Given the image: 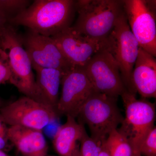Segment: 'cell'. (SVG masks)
I'll return each instance as SVG.
<instances>
[{
  "mask_svg": "<svg viewBox=\"0 0 156 156\" xmlns=\"http://www.w3.org/2000/svg\"><path fill=\"white\" fill-rule=\"evenodd\" d=\"M33 68L36 73V83L40 102L56 112L62 79L65 73L54 68L37 66Z\"/></svg>",
  "mask_w": 156,
  "mask_h": 156,
  "instance_id": "2e32d148",
  "label": "cell"
},
{
  "mask_svg": "<svg viewBox=\"0 0 156 156\" xmlns=\"http://www.w3.org/2000/svg\"><path fill=\"white\" fill-rule=\"evenodd\" d=\"M117 99L95 91L81 108L77 117L79 122L87 125L90 136L97 141L106 139L122 122L124 117L117 105Z\"/></svg>",
  "mask_w": 156,
  "mask_h": 156,
  "instance_id": "277c9868",
  "label": "cell"
},
{
  "mask_svg": "<svg viewBox=\"0 0 156 156\" xmlns=\"http://www.w3.org/2000/svg\"><path fill=\"white\" fill-rule=\"evenodd\" d=\"M139 48L124 11L108 38L106 50L110 52L118 63L126 90L135 95L136 92L132 84V73Z\"/></svg>",
  "mask_w": 156,
  "mask_h": 156,
  "instance_id": "8992f818",
  "label": "cell"
},
{
  "mask_svg": "<svg viewBox=\"0 0 156 156\" xmlns=\"http://www.w3.org/2000/svg\"><path fill=\"white\" fill-rule=\"evenodd\" d=\"M21 37L33 67L56 69L64 73L75 68L65 57L51 37L29 30Z\"/></svg>",
  "mask_w": 156,
  "mask_h": 156,
  "instance_id": "8fae6325",
  "label": "cell"
},
{
  "mask_svg": "<svg viewBox=\"0 0 156 156\" xmlns=\"http://www.w3.org/2000/svg\"><path fill=\"white\" fill-rule=\"evenodd\" d=\"M8 139L24 156L47 155L48 144L41 130L23 126H10Z\"/></svg>",
  "mask_w": 156,
  "mask_h": 156,
  "instance_id": "5bb4252c",
  "label": "cell"
},
{
  "mask_svg": "<svg viewBox=\"0 0 156 156\" xmlns=\"http://www.w3.org/2000/svg\"><path fill=\"white\" fill-rule=\"evenodd\" d=\"M2 101H1V99H0V108H1L2 107V106H2Z\"/></svg>",
  "mask_w": 156,
  "mask_h": 156,
  "instance_id": "4316f807",
  "label": "cell"
},
{
  "mask_svg": "<svg viewBox=\"0 0 156 156\" xmlns=\"http://www.w3.org/2000/svg\"><path fill=\"white\" fill-rule=\"evenodd\" d=\"M133 156H142L140 153H134Z\"/></svg>",
  "mask_w": 156,
  "mask_h": 156,
  "instance_id": "484cf974",
  "label": "cell"
},
{
  "mask_svg": "<svg viewBox=\"0 0 156 156\" xmlns=\"http://www.w3.org/2000/svg\"><path fill=\"white\" fill-rule=\"evenodd\" d=\"M0 48L9 59L11 73L9 83L24 96L40 102L31 62L23 44L21 35L10 23L0 32Z\"/></svg>",
  "mask_w": 156,
  "mask_h": 156,
  "instance_id": "3957f363",
  "label": "cell"
},
{
  "mask_svg": "<svg viewBox=\"0 0 156 156\" xmlns=\"http://www.w3.org/2000/svg\"><path fill=\"white\" fill-rule=\"evenodd\" d=\"M101 142L89 136L85 131L81 140L78 156H98Z\"/></svg>",
  "mask_w": 156,
  "mask_h": 156,
  "instance_id": "d6986e66",
  "label": "cell"
},
{
  "mask_svg": "<svg viewBox=\"0 0 156 156\" xmlns=\"http://www.w3.org/2000/svg\"><path fill=\"white\" fill-rule=\"evenodd\" d=\"M155 1H123V9L131 32L143 50L156 57Z\"/></svg>",
  "mask_w": 156,
  "mask_h": 156,
  "instance_id": "52a82bcc",
  "label": "cell"
},
{
  "mask_svg": "<svg viewBox=\"0 0 156 156\" xmlns=\"http://www.w3.org/2000/svg\"><path fill=\"white\" fill-rule=\"evenodd\" d=\"M9 127L0 115V150H4L8 145Z\"/></svg>",
  "mask_w": 156,
  "mask_h": 156,
  "instance_id": "7402d4cb",
  "label": "cell"
},
{
  "mask_svg": "<svg viewBox=\"0 0 156 156\" xmlns=\"http://www.w3.org/2000/svg\"><path fill=\"white\" fill-rule=\"evenodd\" d=\"M105 140H104L101 141L98 156H110L108 150L105 145Z\"/></svg>",
  "mask_w": 156,
  "mask_h": 156,
  "instance_id": "603a6c76",
  "label": "cell"
},
{
  "mask_svg": "<svg viewBox=\"0 0 156 156\" xmlns=\"http://www.w3.org/2000/svg\"><path fill=\"white\" fill-rule=\"evenodd\" d=\"M11 76L8 56L2 49L0 48V85L9 82Z\"/></svg>",
  "mask_w": 156,
  "mask_h": 156,
  "instance_id": "44dd1931",
  "label": "cell"
},
{
  "mask_svg": "<svg viewBox=\"0 0 156 156\" xmlns=\"http://www.w3.org/2000/svg\"><path fill=\"white\" fill-rule=\"evenodd\" d=\"M8 23L5 17H3L2 15L0 13V32L2 31L4 27Z\"/></svg>",
  "mask_w": 156,
  "mask_h": 156,
  "instance_id": "cb8c5ba5",
  "label": "cell"
},
{
  "mask_svg": "<svg viewBox=\"0 0 156 156\" xmlns=\"http://www.w3.org/2000/svg\"><path fill=\"white\" fill-rule=\"evenodd\" d=\"M31 4L28 0H0V13L9 23Z\"/></svg>",
  "mask_w": 156,
  "mask_h": 156,
  "instance_id": "ac0fdd59",
  "label": "cell"
},
{
  "mask_svg": "<svg viewBox=\"0 0 156 156\" xmlns=\"http://www.w3.org/2000/svg\"><path fill=\"white\" fill-rule=\"evenodd\" d=\"M61 86L56 113L58 117L70 116L76 119L83 104L95 91L84 67H75L65 73Z\"/></svg>",
  "mask_w": 156,
  "mask_h": 156,
  "instance_id": "30bf717a",
  "label": "cell"
},
{
  "mask_svg": "<svg viewBox=\"0 0 156 156\" xmlns=\"http://www.w3.org/2000/svg\"><path fill=\"white\" fill-rule=\"evenodd\" d=\"M73 0H35L27 9L9 23L52 37L71 27L76 12Z\"/></svg>",
  "mask_w": 156,
  "mask_h": 156,
  "instance_id": "6da1fadb",
  "label": "cell"
},
{
  "mask_svg": "<svg viewBox=\"0 0 156 156\" xmlns=\"http://www.w3.org/2000/svg\"><path fill=\"white\" fill-rule=\"evenodd\" d=\"M84 68L96 92L117 98L126 90L118 63L106 49L96 53Z\"/></svg>",
  "mask_w": 156,
  "mask_h": 156,
  "instance_id": "9c48e42d",
  "label": "cell"
},
{
  "mask_svg": "<svg viewBox=\"0 0 156 156\" xmlns=\"http://www.w3.org/2000/svg\"><path fill=\"white\" fill-rule=\"evenodd\" d=\"M110 156H133L134 151L126 136L117 128L105 140Z\"/></svg>",
  "mask_w": 156,
  "mask_h": 156,
  "instance_id": "e0dca14e",
  "label": "cell"
},
{
  "mask_svg": "<svg viewBox=\"0 0 156 156\" xmlns=\"http://www.w3.org/2000/svg\"><path fill=\"white\" fill-rule=\"evenodd\" d=\"M66 117V122L57 129L53 136V147L60 156H78L81 140L86 129L75 118Z\"/></svg>",
  "mask_w": 156,
  "mask_h": 156,
  "instance_id": "9a60e30c",
  "label": "cell"
},
{
  "mask_svg": "<svg viewBox=\"0 0 156 156\" xmlns=\"http://www.w3.org/2000/svg\"><path fill=\"white\" fill-rule=\"evenodd\" d=\"M139 152L141 156H156V126L147 135L142 143Z\"/></svg>",
  "mask_w": 156,
  "mask_h": 156,
  "instance_id": "ffe728a7",
  "label": "cell"
},
{
  "mask_svg": "<svg viewBox=\"0 0 156 156\" xmlns=\"http://www.w3.org/2000/svg\"><path fill=\"white\" fill-rule=\"evenodd\" d=\"M0 115L10 126H23L41 131L58 117L51 108L25 96L2 106Z\"/></svg>",
  "mask_w": 156,
  "mask_h": 156,
  "instance_id": "ba28073f",
  "label": "cell"
},
{
  "mask_svg": "<svg viewBox=\"0 0 156 156\" xmlns=\"http://www.w3.org/2000/svg\"><path fill=\"white\" fill-rule=\"evenodd\" d=\"M50 37L74 67H85L96 53L106 49L107 42L83 35L72 26Z\"/></svg>",
  "mask_w": 156,
  "mask_h": 156,
  "instance_id": "7c38bea8",
  "label": "cell"
},
{
  "mask_svg": "<svg viewBox=\"0 0 156 156\" xmlns=\"http://www.w3.org/2000/svg\"><path fill=\"white\" fill-rule=\"evenodd\" d=\"M0 156H9L2 150H0Z\"/></svg>",
  "mask_w": 156,
  "mask_h": 156,
  "instance_id": "d4e9b609",
  "label": "cell"
},
{
  "mask_svg": "<svg viewBox=\"0 0 156 156\" xmlns=\"http://www.w3.org/2000/svg\"><path fill=\"white\" fill-rule=\"evenodd\" d=\"M132 82L143 98L156 97L155 57L140 47L132 73Z\"/></svg>",
  "mask_w": 156,
  "mask_h": 156,
  "instance_id": "4fadbf2b",
  "label": "cell"
},
{
  "mask_svg": "<svg viewBox=\"0 0 156 156\" xmlns=\"http://www.w3.org/2000/svg\"><path fill=\"white\" fill-rule=\"evenodd\" d=\"M78 17L72 27L79 33L101 41L109 36L124 11L123 1H75Z\"/></svg>",
  "mask_w": 156,
  "mask_h": 156,
  "instance_id": "7a4b0ae2",
  "label": "cell"
},
{
  "mask_svg": "<svg viewBox=\"0 0 156 156\" xmlns=\"http://www.w3.org/2000/svg\"><path fill=\"white\" fill-rule=\"evenodd\" d=\"M121 96L126 115L118 129L129 140L134 152L140 153L143 141L155 126V104L145 98L136 99V95L127 90Z\"/></svg>",
  "mask_w": 156,
  "mask_h": 156,
  "instance_id": "5b68a950",
  "label": "cell"
}]
</instances>
